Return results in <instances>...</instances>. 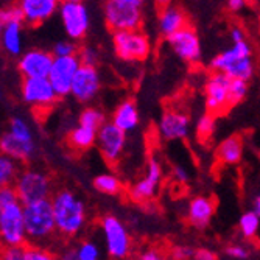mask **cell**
<instances>
[{
    "label": "cell",
    "mask_w": 260,
    "mask_h": 260,
    "mask_svg": "<svg viewBox=\"0 0 260 260\" xmlns=\"http://www.w3.org/2000/svg\"><path fill=\"white\" fill-rule=\"evenodd\" d=\"M62 2H83V0H62Z\"/></svg>",
    "instance_id": "cell-51"
},
{
    "label": "cell",
    "mask_w": 260,
    "mask_h": 260,
    "mask_svg": "<svg viewBox=\"0 0 260 260\" xmlns=\"http://www.w3.org/2000/svg\"><path fill=\"white\" fill-rule=\"evenodd\" d=\"M248 93V81L242 78H231V86H229V100H231V108L242 103L246 99Z\"/></svg>",
    "instance_id": "cell-31"
},
{
    "label": "cell",
    "mask_w": 260,
    "mask_h": 260,
    "mask_svg": "<svg viewBox=\"0 0 260 260\" xmlns=\"http://www.w3.org/2000/svg\"><path fill=\"white\" fill-rule=\"evenodd\" d=\"M80 66H81V61L78 55L55 56L49 78L59 97H66L72 92V81L75 78V74L80 69Z\"/></svg>",
    "instance_id": "cell-13"
},
{
    "label": "cell",
    "mask_w": 260,
    "mask_h": 260,
    "mask_svg": "<svg viewBox=\"0 0 260 260\" xmlns=\"http://www.w3.org/2000/svg\"><path fill=\"white\" fill-rule=\"evenodd\" d=\"M56 229L64 237H74L86 224V206L74 192L61 190L52 198Z\"/></svg>",
    "instance_id": "cell-1"
},
{
    "label": "cell",
    "mask_w": 260,
    "mask_h": 260,
    "mask_svg": "<svg viewBox=\"0 0 260 260\" xmlns=\"http://www.w3.org/2000/svg\"><path fill=\"white\" fill-rule=\"evenodd\" d=\"M105 20L112 31L139 30L142 25V11L140 7L136 5L117 2V0H106Z\"/></svg>",
    "instance_id": "cell-8"
},
{
    "label": "cell",
    "mask_w": 260,
    "mask_h": 260,
    "mask_svg": "<svg viewBox=\"0 0 260 260\" xmlns=\"http://www.w3.org/2000/svg\"><path fill=\"white\" fill-rule=\"evenodd\" d=\"M22 23L23 22H8L2 27V45L10 56H20L22 53Z\"/></svg>",
    "instance_id": "cell-25"
},
{
    "label": "cell",
    "mask_w": 260,
    "mask_h": 260,
    "mask_svg": "<svg viewBox=\"0 0 260 260\" xmlns=\"http://www.w3.org/2000/svg\"><path fill=\"white\" fill-rule=\"evenodd\" d=\"M112 122L125 133L134 131L139 125V111L133 100H126L117 106L112 115Z\"/></svg>",
    "instance_id": "cell-24"
},
{
    "label": "cell",
    "mask_w": 260,
    "mask_h": 260,
    "mask_svg": "<svg viewBox=\"0 0 260 260\" xmlns=\"http://www.w3.org/2000/svg\"><path fill=\"white\" fill-rule=\"evenodd\" d=\"M93 187H95L97 192H100L103 195H117L120 192L122 184H120V179L115 175L103 173L93 179Z\"/></svg>",
    "instance_id": "cell-29"
},
{
    "label": "cell",
    "mask_w": 260,
    "mask_h": 260,
    "mask_svg": "<svg viewBox=\"0 0 260 260\" xmlns=\"http://www.w3.org/2000/svg\"><path fill=\"white\" fill-rule=\"evenodd\" d=\"M126 133L117 126L112 120L105 122L97 131V147L102 156L109 162L115 164L125 151Z\"/></svg>",
    "instance_id": "cell-11"
},
{
    "label": "cell",
    "mask_w": 260,
    "mask_h": 260,
    "mask_svg": "<svg viewBox=\"0 0 260 260\" xmlns=\"http://www.w3.org/2000/svg\"><path fill=\"white\" fill-rule=\"evenodd\" d=\"M117 2H123V4H129V5H136V7H142L145 0H117Z\"/></svg>",
    "instance_id": "cell-48"
},
{
    "label": "cell",
    "mask_w": 260,
    "mask_h": 260,
    "mask_svg": "<svg viewBox=\"0 0 260 260\" xmlns=\"http://www.w3.org/2000/svg\"><path fill=\"white\" fill-rule=\"evenodd\" d=\"M231 41L232 42H239V41H245V31L240 27H234L231 30Z\"/></svg>",
    "instance_id": "cell-47"
},
{
    "label": "cell",
    "mask_w": 260,
    "mask_h": 260,
    "mask_svg": "<svg viewBox=\"0 0 260 260\" xmlns=\"http://www.w3.org/2000/svg\"><path fill=\"white\" fill-rule=\"evenodd\" d=\"M157 129L164 140H181L188 136L190 120L182 112L169 111L160 117Z\"/></svg>",
    "instance_id": "cell-19"
},
{
    "label": "cell",
    "mask_w": 260,
    "mask_h": 260,
    "mask_svg": "<svg viewBox=\"0 0 260 260\" xmlns=\"http://www.w3.org/2000/svg\"><path fill=\"white\" fill-rule=\"evenodd\" d=\"M78 47L75 42H70V41H59L55 44L53 47V55L55 56H74L78 55Z\"/></svg>",
    "instance_id": "cell-36"
},
{
    "label": "cell",
    "mask_w": 260,
    "mask_h": 260,
    "mask_svg": "<svg viewBox=\"0 0 260 260\" xmlns=\"http://www.w3.org/2000/svg\"><path fill=\"white\" fill-rule=\"evenodd\" d=\"M16 192L22 204H30L50 197L52 182L50 178L41 170L27 169L19 173L14 181Z\"/></svg>",
    "instance_id": "cell-5"
},
{
    "label": "cell",
    "mask_w": 260,
    "mask_h": 260,
    "mask_svg": "<svg viewBox=\"0 0 260 260\" xmlns=\"http://www.w3.org/2000/svg\"><path fill=\"white\" fill-rule=\"evenodd\" d=\"M8 22H25V16L20 5H13L0 11V25H7Z\"/></svg>",
    "instance_id": "cell-34"
},
{
    "label": "cell",
    "mask_w": 260,
    "mask_h": 260,
    "mask_svg": "<svg viewBox=\"0 0 260 260\" xmlns=\"http://www.w3.org/2000/svg\"><path fill=\"white\" fill-rule=\"evenodd\" d=\"M0 237L5 246L23 245L27 242L25 217H23V204L20 201L0 207Z\"/></svg>",
    "instance_id": "cell-6"
},
{
    "label": "cell",
    "mask_w": 260,
    "mask_h": 260,
    "mask_svg": "<svg viewBox=\"0 0 260 260\" xmlns=\"http://www.w3.org/2000/svg\"><path fill=\"white\" fill-rule=\"evenodd\" d=\"M78 260H97L100 258V248L93 242H83L77 248Z\"/></svg>",
    "instance_id": "cell-35"
},
{
    "label": "cell",
    "mask_w": 260,
    "mask_h": 260,
    "mask_svg": "<svg viewBox=\"0 0 260 260\" xmlns=\"http://www.w3.org/2000/svg\"><path fill=\"white\" fill-rule=\"evenodd\" d=\"M195 258L197 260H215L217 254H214V251H210V249H197Z\"/></svg>",
    "instance_id": "cell-44"
},
{
    "label": "cell",
    "mask_w": 260,
    "mask_h": 260,
    "mask_svg": "<svg viewBox=\"0 0 260 260\" xmlns=\"http://www.w3.org/2000/svg\"><path fill=\"white\" fill-rule=\"evenodd\" d=\"M100 74L95 66L81 64L72 81V95L80 103H89L100 92Z\"/></svg>",
    "instance_id": "cell-14"
},
{
    "label": "cell",
    "mask_w": 260,
    "mask_h": 260,
    "mask_svg": "<svg viewBox=\"0 0 260 260\" xmlns=\"http://www.w3.org/2000/svg\"><path fill=\"white\" fill-rule=\"evenodd\" d=\"M112 45L117 58L122 61H144L150 55V41L140 30L114 31Z\"/></svg>",
    "instance_id": "cell-4"
},
{
    "label": "cell",
    "mask_w": 260,
    "mask_h": 260,
    "mask_svg": "<svg viewBox=\"0 0 260 260\" xmlns=\"http://www.w3.org/2000/svg\"><path fill=\"white\" fill-rule=\"evenodd\" d=\"M102 231L106 245V252L112 258H125L131 252V237L125 224L114 215H106L102 220Z\"/></svg>",
    "instance_id": "cell-7"
},
{
    "label": "cell",
    "mask_w": 260,
    "mask_h": 260,
    "mask_svg": "<svg viewBox=\"0 0 260 260\" xmlns=\"http://www.w3.org/2000/svg\"><path fill=\"white\" fill-rule=\"evenodd\" d=\"M97 131L99 129L95 128H89L78 123V126H75L69 133V145L77 151H86L92 145L97 144Z\"/></svg>",
    "instance_id": "cell-26"
},
{
    "label": "cell",
    "mask_w": 260,
    "mask_h": 260,
    "mask_svg": "<svg viewBox=\"0 0 260 260\" xmlns=\"http://www.w3.org/2000/svg\"><path fill=\"white\" fill-rule=\"evenodd\" d=\"M17 162V159L8 154H2V157H0V185L14 184L16 178L20 173Z\"/></svg>",
    "instance_id": "cell-28"
},
{
    "label": "cell",
    "mask_w": 260,
    "mask_h": 260,
    "mask_svg": "<svg viewBox=\"0 0 260 260\" xmlns=\"http://www.w3.org/2000/svg\"><path fill=\"white\" fill-rule=\"evenodd\" d=\"M55 55L45 50L31 49L22 53L17 61V69L23 78H36V77H49Z\"/></svg>",
    "instance_id": "cell-15"
},
{
    "label": "cell",
    "mask_w": 260,
    "mask_h": 260,
    "mask_svg": "<svg viewBox=\"0 0 260 260\" xmlns=\"http://www.w3.org/2000/svg\"><path fill=\"white\" fill-rule=\"evenodd\" d=\"M140 258L142 260H160L162 258V254L157 249H148L144 254H140Z\"/></svg>",
    "instance_id": "cell-45"
},
{
    "label": "cell",
    "mask_w": 260,
    "mask_h": 260,
    "mask_svg": "<svg viewBox=\"0 0 260 260\" xmlns=\"http://www.w3.org/2000/svg\"><path fill=\"white\" fill-rule=\"evenodd\" d=\"M197 249L188 246V245H179L176 248H173L170 257L176 258V260H188V258H195Z\"/></svg>",
    "instance_id": "cell-41"
},
{
    "label": "cell",
    "mask_w": 260,
    "mask_h": 260,
    "mask_svg": "<svg viewBox=\"0 0 260 260\" xmlns=\"http://www.w3.org/2000/svg\"><path fill=\"white\" fill-rule=\"evenodd\" d=\"M258 228H260V217L257 215V212L254 209L249 212H245L239 220V231L242 234V237L246 240L255 239Z\"/></svg>",
    "instance_id": "cell-27"
},
{
    "label": "cell",
    "mask_w": 260,
    "mask_h": 260,
    "mask_svg": "<svg viewBox=\"0 0 260 260\" xmlns=\"http://www.w3.org/2000/svg\"><path fill=\"white\" fill-rule=\"evenodd\" d=\"M0 150H2L4 154H8L17 159L19 162H25L33 157L36 145H35V140H23V139L13 136L10 131H7L2 136V140H0Z\"/></svg>",
    "instance_id": "cell-21"
},
{
    "label": "cell",
    "mask_w": 260,
    "mask_h": 260,
    "mask_svg": "<svg viewBox=\"0 0 260 260\" xmlns=\"http://www.w3.org/2000/svg\"><path fill=\"white\" fill-rule=\"evenodd\" d=\"M245 5H246V0H228V8L234 13L243 10Z\"/></svg>",
    "instance_id": "cell-46"
},
{
    "label": "cell",
    "mask_w": 260,
    "mask_h": 260,
    "mask_svg": "<svg viewBox=\"0 0 260 260\" xmlns=\"http://www.w3.org/2000/svg\"><path fill=\"white\" fill-rule=\"evenodd\" d=\"M243 154V142L239 136H229L223 142H220L215 156L221 164L234 165L239 164Z\"/></svg>",
    "instance_id": "cell-23"
},
{
    "label": "cell",
    "mask_w": 260,
    "mask_h": 260,
    "mask_svg": "<svg viewBox=\"0 0 260 260\" xmlns=\"http://www.w3.org/2000/svg\"><path fill=\"white\" fill-rule=\"evenodd\" d=\"M172 2H173V0H156V5L159 8H165V7L172 5Z\"/></svg>",
    "instance_id": "cell-50"
},
{
    "label": "cell",
    "mask_w": 260,
    "mask_h": 260,
    "mask_svg": "<svg viewBox=\"0 0 260 260\" xmlns=\"http://www.w3.org/2000/svg\"><path fill=\"white\" fill-rule=\"evenodd\" d=\"M215 204L207 197H195L188 203L187 209V220L193 228L204 229L214 218Z\"/></svg>",
    "instance_id": "cell-20"
},
{
    "label": "cell",
    "mask_w": 260,
    "mask_h": 260,
    "mask_svg": "<svg viewBox=\"0 0 260 260\" xmlns=\"http://www.w3.org/2000/svg\"><path fill=\"white\" fill-rule=\"evenodd\" d=\"M17 201H19V195L16 192V187L13 184L2 185V188H0V207L17 203Z\"/></svg>",
    "instance_id": "cell-38"
},
{
    "label": "cell",
    "mask_w": 260,
    "mask_h": 260,
    "mask_svg": "<svg viewBox=\"0 0 260 260\" xmlns=\"http://www.w3.org/2000/svg\"><path fill=\"white\" fill-rule=\"evenodd\" d=\"M59 16L66 35L72 41H81L89 31L90 14L83 2H62Z\"/></svg>",
    "instance_id": "cell-9"
},
{
    "label": "cell",
    "mask_w": 260,
    "mask_h": 260,
    "mask_svg": "<svg viewBox=\"0 0 260 260\" xmlns=\"http://www.w3.org/2000/svg\"><path fill=\"white\" fill-rule=\"evenodd\" d=\"M62 0H19L28 25H41L59 11Z\"/></svg>",
    "instance_id": "cell-18"
},
{
    "label": "cell",
    "mask_w": 260,
    "mask_h": 260,
    "mask_svg": "<svg viewBox=\"0 0 260 260\" xmlns=\"http://www.w3.org/2000/svg\"><path fill=\"white\" fill-rule=\"evenodd\" d=\"M173 178L178 181V182H185L188 179V172L187 169H184L182 165H176L173 169Z\"/></svg>",
    "instance_id": "cell-43"
},
{
    "label": "cell",
    "mask_w": 260,
    "mask_h": 260,
    "mask_svg": "<svg viewBox=\"0 0 260 260\" xmlns=\"http://www.w3.org/2000/svg\"><path fill=\"white\" fill-rule=\"evenodd\" d=\"M78 58L81 61V64L86 66H95L99 61V52L92 47H83V49L78 52Z\"/></svg>",
    "instance_id": "cell-40"
},
{
    "label": "cell",
    "mask_w": 260,
    "mask_h": 260,
    "mask_svg": "<svg viewBox=\"0 0 260 260\" xmlns=\"http://www.w3.org/2000/svg\"><path fill=\"white\" fill-rule=\"evenodd\" d=\"M224 254H226L229 258L245 260V258H249V257H251V249H249L248 246H245V245H240V243H232V245L226 246Z\"/></svg>",
    "instance_id": "cell-37"
},
{
    "label": "cell",
    "mask_w": 260,
    "mask_h": 260,
    "mask_svg": "<svg viewBox=\"0 0 260 260\" xmlns=\"http://www.w3.org/2000/svg\"><path fill=\"white\" fill-rule=\"evenodd\" d=\"M20 95L27 105L36 108H49L55 105L59 99L49 77L23 78L20 86Z\"/></svg>",
    "instance_id": "cell-10"
},
{
    "label": "cell",
    "mask_w": 260,
    "mask_h": 260,
    "mask_svg": "<svg viewBox=\"0 0 260 260\" xmlns=\"http://www.w3.org/2000/svg\"><path fill=\"white\" fill-rule=\"evenodd\" d=\"M185 25H187V16L179 8L172 5L162 8L159 14V30L165 38L172 36L178 30L184 28Z\"/></svg>",
    "instance_id": "cell-22"
},
{
    "label": "cell",
    "mask_w": 260,
    "mask_h": 260,
    "mask_svg": "<svg viewBox=\"0 0 260 260\" xmlns=\"http://www.w3.org/2000/svg\"><path fill=\"white\" fill-rule=\"evenodd\" d=\"M172 50L185 62H197L201 58V42L197 31L185 25L184 28L178 30L172 36L167 38Z\"/></svg>",
    "instance_id": "cell-16"
},
{
    "label": "cell",
    "mask_w": 260,
    "mask_h": 260,
    "mask_svg": "<svg viewBox=\"0 0 260 260\" xmlns=\"http://www.w3.org/2000/svg\"><path fill=\"white\" fill-rule=\"evenodd\" d=\"M8 131L19 137V139H23V140H35L33 139V133H31V128L30 125L27 123L25 119H22V117H11L10 120V125H8Z\"/></svg>",
    "instance_id": "cell-32"
},
{
    "label": "cell",
    "mask_w": 260,
    "mask_h": 260,
    "mask_svg": "<svg viewBox=\"0 0 260 260\" xmlns=\"http://www.w3.org/2000/svg\"><path fill=\"white\" fill-rule=\"evenodd\" d=\"M160 179H162V165L157 159L153 157L148 162L145 176L131 187L129 197L137 203H145L151 200L157 192V185L160 184Z\"/></svg>",
    "instance_id": "cell-17"
},
{
    "label": "cell",
    "mask_w": 260,
    "mask_h": 260,
    "mask_svg": "<svg viewBox=\"0 0 260 260\" xmlns=\"http://www.w3.org/2000/svg\"><path fill=\"white\" fill-rule=\"evenodd\" d=\"M252 206H254L252 209H254V210L257 212V215L260 217V195L254 198V203H252Z\"/></svg>",
    "instance_id": "cell-49"
},
{
    "label": "cell",
    "mask_w": 260,
    "mask_h": 260,
    "mask_svg": "<svg viewBox=\"0 0 260 260\" xmlns=\"http://www.w3.org/2000/svg\"><path fill=\"white\" fill-rule=\"evenodd\" d=\"M215 117L210 114H204L200 117V120L197 123V134L201 140H207L214 136L215 133Z\"/></svg>",
    "instance_id": "cell-33"
},
{
    "label": "cell",
    "mask_w": 260,
    "mask_h": 260,
    "mask_svg": "<svg viewBox=\"0 0 260 260\" xmlns=\"http://www.w3.org/2000/svg\"><path fill=\"white\" fill-rule=\"evenodd\" d=\"M25 246L23 245H8L4 249L2 258L5 260H23V255H25Z\"/></svg>",
    "instance_id": "cell-39"
},
{
    "label": "cell",
    "mask_w": 260,
    "mask_h": 260,
    "mask_svg": "<svg viewBox=\"0 0 260 260\" xmlns=\"http://www.w3.org/2000/svg\"><path fill=\"white\" fill-rule=\"evenodd\" d=\"M52 258H53L52 254L36 246H28L25 249V255H23V260H52Z\"/></svg>",
    "instance_id": "cell-42"
},
{
    "label": "cell",
    "mask_w": 260,
    "mask_h": 260,
    "mask_svg": "<svg viewBox=\"0 0 260 260\" xmlns=\"http://www.w3.org/2000/svg\"><path fill=\"white\" fill-rule=\"evenodd\" d=\"M105 114L99 109V108H86L81 114H80V119L78 123L89 126V128H95L99 129L103 123H105Z\"/></svg>",
    "instance_id": "cell-30"
},
{
    "label": "cell",
    "mask_w": 260,
    "mask_h": 260,
    "mask_svg": "<svg viewBox=\"0 0 260 260\" xmlns=\"http://www.w3.org/2000/svg\"><path fill=\"white\" fill-rule=\"evenodd\" d=\"M23 217H25L28 240L31 242H42L58 231L53 203L50 198L23 204Z\"/></svg>",
    "instance_id": "cell-3"
},
{
    "label": "cell",
    "mask_w": 260,
    "mask_h": 260,
    "mask_svg": "<svg viewBox=\"0 0 260 260\" xmlns=\"http://www.w3.org/2000/svg\"><path fill=\"white\" fill-rule=\"evenodd\" d=\"M229 86L231 77L223 72L212 74L204 84V95H206V108L212 114H221L231 108L229 100Z\"/></svg>",
    "instance_id": "cell-12"
},
{
    "label": "cell",
    "mask_w": 260,
    "mask_h": 260,
    "mask_svg": "<svg viewBox=\"0 0 260 260\" xmlns=\"http://www.w3.org/2000/svg\"><path fill=\"white\" fill-rule=\"evenodd\" d=\"M210 67L217 72L229 75L231 78H242L248 81L254 75L251 45L246 41L232 42L229 49L212 58Z\"/></svg>",
    "instance_id": "cell-2"
}]
</instances>
